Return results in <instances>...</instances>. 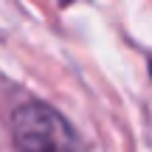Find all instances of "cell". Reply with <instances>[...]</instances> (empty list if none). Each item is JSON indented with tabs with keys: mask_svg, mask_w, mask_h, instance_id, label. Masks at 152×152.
<instances>
[{
	"mask_svg": "<svg viewBox=\"0 0 152 152\" xmlns=\"http://www.w3.org/2000/svg\"><path fill=\"white\" fill-rule=\"evenodd\" d=\"M11 147L14 152H79V141L56 107L28 99L11 113Z\"/></svg>",
	"mask_w": 152,
	"mask_h": 152,
	"instance_id": "obj_1",
	"label": "cell"
},
{
	"mask_svg": "<svg viewBox=\"0 0 152 152\" xmlns=\"http://www.w3.org/2000/svg\"><path fill=\"white\" fill-rule=\"evenodd\" d=\"M149 76H152V56H149Z\"/></svg>",
	"mask_w": 152,
	"mask_h": 152,
	"instance_id": "obj_2",
	"label": "cell"
},
{
	"mask_svg": "<svg viewBox=\"0 0 152 152\" xmlns=\"http://www.w3.org/2000/svg\"><path fill=\"white\" fill-rule=\"evenodd\" d=\"M62 3H71V0H62Z\"/></svg>",
	"mask_w": 152,
	"mask_h": 152,
	"instance_id": "obj_3",
	"label": "cell"
}]
</instances>
